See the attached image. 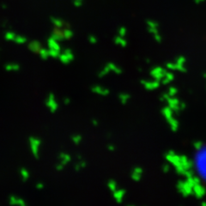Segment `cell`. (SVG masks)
<instances>
[{"label": "cell", "mask_w": 206, "mask_h": 206, "mask_svg": "<svg viewBox=\"0 0 206 206\" xmlns=\"http://www.w3.org/2000/svg\"><path fill=\"white\" fill-rule=\"evenodd\" d=\"M21 175H22V177H23V180H28V171H27L26 169H24V168H22V169H21Z\"/></svg>", "instance_id": "cell-20"}, {"label": "cell", "mask_w": 206, "mask_h": 206, "mask_svg": "<svg viewBox=\"0 0 206 206\" xmlns=\"http://www.w3.org/2000/svg\"><path fill=\"white\" fill-rule=\"evenodd\" d=\"M168 106L171 108L172 110L174 113H179L180 111V102L178 98H176L175 96H171L168 100Z\"/></svg>", "instance_id": "cell-4"}, {"label": "cell", "mask_w": 206, "mask_h": 206, "mask_svg": "<svg viewBox=\"0 0 206 206\" xmlns=\"http://www.w3.org/2000/svg\"><path fill=\"white\" fill-rule=\"evenodd\" d=\"M92 91L98 94H101V95H103V96H106L109 94V90H107V89H104V88H102L100 86H95L94 88H92Z\"/></svg>", "instance_id": "cell-12"}, {"label": "cell", "mask_w": 206, "mask_h": 206, "mask_svg": "<svg viewBox=\"0 0 206 206\" xmlns=\"http://www.w3.org/2000/svg\"><path fill=\"white\" fill-rule=\"evenodd\" d=\"M178 93V90L174 87H171L168 89V94L170 95V96H175Z\"/></svg>", "instance_id": "cell-18"}, {"label": "cell", "mask_w": 206, "mask_h": 206, "mask_svg": "<svg viewBox=\"0 0 206 206\" xmlns=\"http://www.w3.org/2000/svg\"><path fill=\"white\" fill-rule=\"evenodd\" d=\"M201 206H206V202H202V204H201Z\"/></svg>", "instance_id": "cell-25"}, {"label": "cell", "mask_w": 206, "mask_h": 206, "mask_svg": "<svg viewBox=\"0 0 206 206\" xmlns=\"http://www.w3.org/2000/svg\"><path fill=\"white\" fill-rule=\"evenodd\" d=\"M68 102H70V100H69V99H66V100H65V104H68Z\"/></svg>", "instance_id": "cell-26"}, {"label": "cell", "mask_w": 206, "mask_h": 206, "mask_svg": "<svg viewBox=\"0 0 206 206\" xmlns=\"http://www.w3.org/2000/svg\"><path fill=\"white\" fill-rule=\"evenodd\" d=\"M168 125L170 126V129L173 131H176L179 129V122L174 117H173L169 120H168Z\"/></svg>", "instance_id": "cell-14"}, {"label": "cell", "mask_w": 206, "mask_h": 206, "mask_svg": "<svg viewBox=\"0 0 206 206\" xmlns=\"http://www.w3.org/2000/svg\"><path fill=\"white\" fill-rule=\"evenodd\" d=\"M151 74H152L153 77L155 78V80L161 81L164 78V77L166 75V71H163L161 68H157L156 69V70H154Z\"/></svg>", "instance_id": "cell-9"}, {"label": "cell", "mask_w": 206, "mask_h": 206, "mask_svg": "<svg viewBox=\"0 0 206 206\" xmlns=\"http://www.w3.org/2000/svg\"><path fill=\"white\" fill-rule=\"evenodd\" d=\"M170 97H171V96H170L168 93L163 94L161 96V102H168V100Z\"/></svg>", "instance_id": "cell-21"}, {"label": "cell", "mask_w": 206, "mask_h": 206, "mask_svg": "<svg viewBox=\"0 0 206 206\" xmlns=\"http://www.w3.org/2000/svg\"><path fill=\"white\" fill-rule=\"evenodd\" d=\"M114 194V199L118 202V203H121L125 197V195H126V191L123 190V189H117L114 193H113Z\"/></svg>", "instance_id": "cell-10"}, {"label": "cell", "mask_w": 206, "mask_h": 206, "mask_svg": "<svg viewBox=\"0 0 206 206\" xmlns=\"http://www.w3.org/2000/svg\"><path fill=\"white\" fill-rule=\"evenodd\" d=\"M36 140H37V138H30V144H31V149H32V151H33V153H34V155L35 156V157L36 158H38V155H37V153H38V150H39V147H40V140L39 139L38 141H37V143H35L36 142Z\"/></svg>", "instance_id": "cell-8"}, {"label": "cell", "mask_w": 206, "mask_h": 206, "mask_svg": "<svg viewBox=\"0 0 206 206\" xmlns=\"http://www.w3.org/2000/svg\"><path fill=\"white\" fill-rule=\"evenodd\" d=\"M107 185H108V188L110 189V191H111L112 193H114L115 191L118 189V185H117V183H116V181L114 180H109V181H108V184H107Z\"/></svg>", "instance_id": "cell-17"}, {"label": "cell", "mask_w": 206, "mask_h": 206, "mask_svg": "<svg viewBox=\"0 0 206 206\" xmlns=\"http://www.w3.org/2000/svg\"><path fill=\"white\" fill-rule=\"evenodd\" d=\"M143 86L147 90H155L157 88H159L160 83H159V81L157 80L152 81V82L146 81V82H143Z\"/></svg>", "instance_id": "cell-7"}, {"label": "cell", "mask_w": 206, "mask_h": 206, "mask_svg": "<svg viewBox=\"0 0 206 206\" xmlns=\"http://www.w3.org/2000/svg\"><path fill=\"white\" fill-rule=\"evenodd\" d=\"M143 173V170L140 167H136L131 172V179L134 181H139L142 179Z\"/></svg>", "instance_id": "cell-5"}, {"label": "cell", "mask_w": 206, "mask_h": 206, "mask_svg": "<svg viewBox=\"0 0 206 206\" xmlns=\"http://www.w3.org/2000/svg\"><path fill=\"white\" fill-rule=\"evenodd\" d=\"M47 107H49V109L51 110L52 113H54L58 108V103L56 102L54 96L53 94H50V95L48 96V101H47Z\"/></svg>", "instance_id": "cell-6"}, {"label": "cell", "mask_w": 206, "mask_h": 206, "mask_svg": "<svg viewBox=\"0 0 206 206\" xmlns=\"http://www.w3.org/2000/svg\"><path fill=\"white\" fill-rule=\"evenodd\" d=\"M161 114H162V115H163V117L166 119V120L168 121V120H169L170 119H172V118L173 117V114H174V112H173L171 108L168 106V107H166L162 108V110H161Z\"/></svg>", "instance_id": "cell-11"}, {"label": "cell", "mask_w": 206, "mask_h": 206, "mask_svg": "<svg viewBox=\"0 0 206 206\" xmlns=\"http://www.w3.org/2000/svg\"><path fill=\"white\" fill-rule=\"evenodd\" d=\"M204 145V143L201 142V141H195L194 143H193V147H194V149H196V150H197V149H199L200 148H202V146Z\"/></svg>", "instance_id": "cell-19"}, {"label": "cell", "mask_w": 206, "mask_h": 206, "mask_svg": "<svg viewBox=\"0 0 206 206\" xmlns=\"http://www.w3.org/2000/svg\"><path fill=\"white\" fill-rule=\"evenodd\" d=\"M177 190L179 193H180L183 197H188L190 195H193V186L188 183L186 180H180L177 183Z\"/></svg>", "instance_id": "cell-2"}, {"label": "cell", "mask_w": 206, "mask_h": 206, "mask_svg": "<svg viewBox=\"0 0 206 206\" xmlns=\"http://www.w3.org/2000/svg\"><path fill=\"white\" fill-rule=\"evenodd\" d=\"M108 149H109L110 151H114L115 147L114 146H113V145H109V146H108Z\"/></svg>", "instance_id": "cell-24"}, {"label": "cell", "mask_w": 206, "mask_h": 206, "mask_svg": "<svg viewBox=\"0 0 206 206\" xmlns=\"http://www.w3.org/2000/svg\"><path fill=\"white\" fill-rule=\"evenodd\" d=\"M169 170H170V165L169 164L167 163V164H164L162 166V171L164 172V173H168Z\"/></svg>", "instance_id": "cell-23"}, {"label": "cell", "mask_w": 206, "mask_h": 206, "mask_svg": "<svg viewBox=\"0 0 206 206\" xmlns=\"http://www.w3.org/2000/svg\"><path fill=\"white\" fill-rule=\"evenodd\" d=\"M196 173L202 181L206 183V145L197 150L193 161Z\"/></svg>", "instance_id": "cell-1"}, {"label": "cell", "mask_w": 206, "mask_h": 206, "mask_svg": "<svg viewBox=\"0 0 206 206\" xmlns=\"http://www.w3.org/2000/svg\"><path fill=\"white\" fill-rule=\"evenodd\" d=\"M206 194V188L201 183L197 184L193 186V195L196 198L201 199L203 198Z\"/></svg>", "instance_id": "cell-3"}, {"label": "cell", "mask_w": 206, "mask_h": 206, "mask_svg": "<svg viewBox=\"0 0 206 206\" xmlns=\"http://www.w3.org/2000/svg\"><path fill=\"white\" fill-rule=\"evenodd\" d=\"M173 74H170V73H166V75H165V77H164V78L161 80V82H162L163 84H168L170 82L173 81Z\"/></svg>", "instance_id": "cell-16"}, {"label": "cell", "mask_w": 206, "mask_h": 206, "mask_svg": "<svg viewBox=\"0 0 206 206\" xmlns=\"http://www.w3.org/2000/svg\"><path fill=\"white\" fill-rule=\"evenodd\" d=\"M187 181H188V183L190 184L192 186H193H193L194 185H197V184L201 183V179L198 177V176H196V175H193V176H191V177H188V178H186L185 179Z\"/></svg>", "instance_id": "cell-13"}, {"label": "cell", "mask_w": 206, "mask_h": 206, "mask_svg": "<svg viewBox=\"0 0 206 206\" xmlns=\"http://www.w3.org/2000/svg\"><path fill=\"white\" fill-rule=\"evenodd\" d=\"M72 140L74 141V143H75L76 144H78L81 141H82V137H81V136H79V135L73 136V137H72Z\"/></svg>", "instance_id": "cell-22"}, {"label": "cell", "mask_w": 206, "mask_h": 206, "mask_svg": "<svg viewBox=\"0 0 206 206\" xmlns=\"http://www.w3.org/2000/svg\"><path fill=\"white\" fill-rule=\"evenodd\" d=\"M130 98H131L130 94H126V93L120 94L119 96V99L120 102L122 103V104H126V103L128 102V101L130 100Z\"/></svg>", "instance_id": "cell-15"}]
</instances>
